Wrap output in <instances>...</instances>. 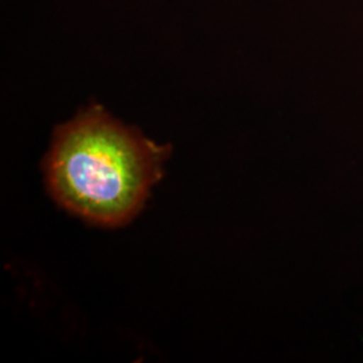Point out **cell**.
<instances>
[{
  "mask_svg": "<svg viewBox=\"0 0 363 363\" xmlns=\"http://www.w3.org/2000/svg\"><path fill=\"white\" fill-rule=\"evenodd\" d=\"M169 147L144 138L91 105L60 125L46 160L52 196L93 223H125L162 177Z\"/></svg>",
  "mask_w": 363,
  "mask_h": 363,
  "instance_id": "cell-1",
  "label": "cell"
}]
</instances>
